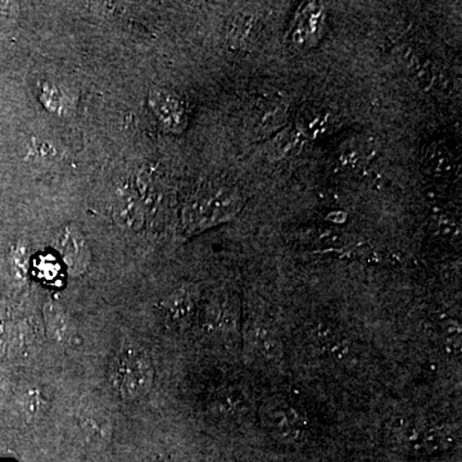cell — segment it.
Masks as SVG:
<instances>
[{
    "instance_id": "cell-1",
    "label": "cell",
    "mask_w": 462,
    "mask_h": 462,
    "mask_svg": "<svg viewBox=\"0 0 462 462\" xmlns=\"http://www.w3.org/2000/svg\"><path fill=\"white\" fill-rule=\"evenodd\" d=\"M243 207L242 194L226 185H208L197 191L184 208L185 230L188 233L226 223L239 214Z\"/></svg>"
},
{
    "instance_id": "cell-2",
    "label": "cell",
    "mask_w": 462,
    "mask_h": 462,
    "mask_svg": "<svg viewBox=\"0 0 462 462\" xmlns=\"http://www.w3.org/2000/svg\"><path fill=\"white\" fill-rule=\"evenodd\" d=\"M397 447L416 456H433L451 448L456 442L454 428L419 420H402L392 428Z\"/></svg>"
},
{
    "instance_id": "cell-3",
    "label": "cell",
    "mask_w": 462,
    "mask_h": 462,
    "mask_svg": "<svg viewBox=\"0 0 462 462\" xmlns=\"http://www.w3.org/2000/svg\"><path fill=\"white\" fill-rule=\"evenodd\" d=\"M153 369L144 352L138 348H124L109 367V382L118 396L135 400L151 388Z\"/></svg>"
},
{
    "instance_id": "cell-4",
    "label": "cell",
    "mask_w": 462,
    "mask_h": 462,
    "mask_svg": "<svg viewBox=\"0 0 462 462\" xmlns=\"http://www.w3.org/2000/svg\"><path fill=\"white\" fill-rule=\"evenodd\" d=\"M260 420L264 430L284 445H300L309 434L305 415L282 396H272L263 401L260 407Z\"/></svg>"
},
{
    "instance_id": "cell-5",
    "label": "cell",
    "mask_w": 462,
    "mask_h": 462,
    "mask_svg": "<svg viewBox=\"0 0 462 462\" xmlns=\"http://www.w3.org/2000/svg\"><path fill=\"white\" fill-rule=\"evenodd\" d=\"M81 430L91 439H107L112 431V419L108 410L97 402H87L79 413Z\"/></svg>"
},
{
    "instance_id": "cell-6",
    "label": "cell",
    "mask_w": 462,
    "mask_h": 462,
    "mask_svg": "<svg viewBox=\"0 0 462 462\" xmlns=\"http://www.w3.org/2000/svg\"><path fill=\"white\" fill-rule=\"evenodd\" d=\"M252 345L254 351L264 361L275 363L282 357V349L281 339L275 328L269 322H260L252 333Z\"/></svg>"
},
{
    "instance_id": "cell-7",
    "label": "cell",
    "mask_w": 462,
    "mask_h": 462,
    "mask_svg": "<svg viewBox=\"0 0 462 462\" xmlns=\"http://www.w3.org/2000/svg\"><path fill=\"white\" fill-rule=\"evenodd\" d=\"M321 9L314 5L303 9L302 14L298 17L293 32V42L298 47L315 44L319 38V25H320Z\"/></svg>"
},
{
    "instance_id": "cell-8",
    "label": "cell",
    "mask_w": 462,
    "mask_h": 462,
    "mask_svg": "<svg viewBox=\"0 0 462 462\" xmlns=\"http://www.w3.org/2000/svg\"><path fill=\"white\" fill-rule=\"evenodd\" d=\"M442 338L443 346H446L447 351L451 354L460 351L461 348V327L458 321L454 319H448V320L442 324Z\"/></svg>"
},
{
    "instance_id": "cell-9",
    "label": "cell",
    "mask_w": 462,
    "mask_h": 462,
    "mask_svg": "<svg viewBox=\"0 0 462 462\" xmlns=\"http://www.w3.org/2000/svg\"><path fill=\"white\" fill-rule=\"evenodd\" d=\"M21 406L27 419H35L44 411L45 400L38 391L32 389L21 398Z\"/></svg>"
},
{
    "instance_id": "cell-10",
    "label": "cell",
    "mask_w": 462,
    "mask_h": 462,
    "mask_svg": "<svg viewBox=\"0 0 462 462\" xmlns=\"http://www.w3.org/2000/svg\"><path fill=\"white\" fill-rule=\"evenodd\" d=\"M300 123L302 133L315 134L320 130V127H325V125H327V117L320 114V112L314 111V114H312V112L309 111L306 112L305 115L300 116Z\"/></svg>"
},
{
    "instance_id": "cell-11",
    "label": "cell",
    "mask_w": 462,
    "mask_h": 462,
    "mask_svg": "<svg viewBox=\"0 0 462 462\" xmlns=\"http://www.w3.org/2000/svg\"><path fill=\"white\" fill-rule=\"evenodd\" d=\"M193 305V296H191L190 291H181V293H179L175 300H173V310H175L176 318L182 319L189 315Z\"/></svg>"
},
{
    "instance_id": "cell-12",
    "label": "cell",
    "mask_w": 462,
    "mask_h": 462,
    "mask_svg": "<svg viewBox=\"0 0 462 462\" xmlns=\"http://www.w3.org/2000/svg\"><path fill=\"white\" fill-rule=\"evenodd\" d=\"M0 462H11V461H0Z\"/></svg>"
},
{
    "instance_id": "cell-13",
    "label": "cell",
    "mask_w": 462,
    "mask_h": 462,
    "mask_svg": "<svg viewBox=\"0 0 462 462\" xmlns=\"http://www.w3.org/2000/svg\"><path fill=\"white\" fill-rule=\"evenodd\" d=\"M355 462H365V461H355Z\"/></svg>"
}]
</instances>
